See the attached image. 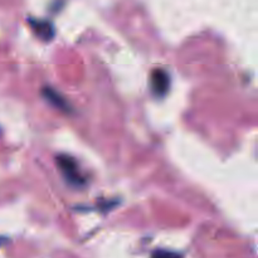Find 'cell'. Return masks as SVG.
I'll return each instance as SVG.
<instances>
[{
    "label": "cell",
    "mask_w": 258,
    "mask_h": 258,
    "mask_svg": "<svg viewBox=\"0 0 258 258\" xmlns=\"http://www.w3.org/2000/svg\"><path fill=\"white\" fill-rule=\"evenodd\" d=\"M57 164L68 183H71L72 185L76 186H80L85 183L83 178L81 176L80 171H78L77 163H76L71 156L59 155L57 158Z\"/></svg>",
    "instance_id": "cell-1"
},
{
    "label": "cell",
    "mask_w": 258,
    "mask_h": 258,
    "mask_svg": "<svg viewBox=\"0 0 258 258\" xmlns=\"http://www.w3.org/2000/svg\"><path fill=\"white\" fill-rule=\"evenodd\" d=\"M169 85H170V80H169V75L163 70H155L151 75V88L153 92L159 97H163L169 90Z\"/></svg>",
    "instance_id": "cell-2"
},
{
    "label": "cell",
    "mask_w": 258,
    "mask_h": 258,
    "mask_svg": "<svg viewBox=\"0 0 258 258\" xmlns=\"http://www.w3.org/2000/svg\"><path fill=\"white\" fill-rule=\"evenodd\" d=\"M29 24L32 29L34 30L35 34L39 38H42L43 40H50L53 35H54V29H53V25L49 22L39 19H30Z\"/></svg>",
    "instance_id": "cell-3"
},
{
    "label": "cell",
    "mask_w": 258,
    "mask_h": 258,
    "mask_svg": "<svg viewBox=\"0 0 258 258\" xmlns=\"http://www.w3.org/2000/svg\"><path fill=\"white\" fill-rule=\"evenodd\" d=\"M43 95L44 97L52 103L54 107L59 108V110L63 111H70V107H68V103L66 102V100L63 97H60L55 91H53L52 88L47 87V88H43Z\"/></svg>",
    "instance_id": "cell-4"
},
{
    "label": "cell",
    "mask_w": 258,
    "mask_h": 258,
    "mask_svg": "<svg viewBox=\"0 0 258 258\" xmlns=\"http://www.w3.org/2000/svg\"><path fill=\"white\" fill-rule=\"evenodd\" d=\"M151 258H181V256L179 253H176V252L159 249V251L154 252L153 257Z\"/></svg>",
    "instance_id": "cell-5"
},
{
    "label": "cell",
    "mask_w": 258,
    "mask_h": 258,
    "mask_svg": "<svg viewBox=\"0 0 258 258\" xmlns=\"http://www.w3.org/2000/svg\"><path fill=\"white\" fill-rule=\"evenodd\" d=\"M3 242H4V239H2V238H0V246H2V243H3Z\"/></svg>",
    "instance_id": "cell-6"
}]
</instances>
